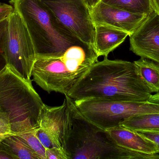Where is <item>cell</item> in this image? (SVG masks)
I'll list each match as a JSON object with an SVG mask.
<instances>
[{
  "label": "cell",
  "instance_id": "obj_1",
  "mask_svg": "<svg viewBox=\"0 0 159 159\" xmlns=\"http://www.w3.org/2000/svg\"><path fill=\"white\" fill-rule=\"evenodd\" d=\"M74 101L90 99L142 101L152 93L133 62L109 60L93 64L67 94Z\"/></svg>",
  "mask_w": 159,
  "mask_h": 159
},
{
  "label": "cell",
  "instance_id": "obj_2",
  "mask_svg": "<svg viewBox=\"0 0 159 159\" xmlns=\"http://www.w3.org/2000/svg\"><path fill=\"white\" fill-rule=\"evenodd\" d=\"M65 96L67 112L63 149L68 159H159L158 154L136 152L118 145L107 131L88 120L75 101Z\"/></svg>",
  "mask_w": 159,
  "mask_h": 159
},
{
  "label": "cell",
  "instance_id": "obj_3",
  "mask_svg": "<svg viewBox=\"0 0 159 159\" xmlns=\"http://www.w3.org/2000/svg\"><path fill=\"white\" fill-rule=\"evenodd\" d=\"M9 3L24 21L36 58L59 57L73 46L87 44L66 29L40 0H10Z\"/></svg>",
  "mask_w": 159,
  "mask_h": 159
},
{
  "label": "cell",
  "instance_id": "obj_4",
  "mask_svg": "<svg viewBox=\"0 0 159 159\" xmlns=\"http://www.w3.org/2000/svg\"><path fill=\"white\" fill-rule=\"evenodd\" d=\"M99 57L93 47L88 44L73 46L59 57L36 58L31 75L48 93L67 95Z\"/></svg>",
  "mask_w": 159,
  "mask_h": 159
},
{
  "label": "cell",
  "instance_id": "obj_5",
  "mask_svg": "<svg viewBox=\"0 0 159 159\" xmlns=\"http://www.w3.org/2000/svg\"><path fill=\"white\" fill-rule=\"evenodd\" d=\"M44 104L32 82L22 79L7 66L0 73V109L8 116L11 134L38 129Z\"/></svg>",
  "mask_w": 159,
  "mask_h": 159
},
{
  "label": "cell",
  "instance_id": "obj_6",
  "mask_svg": "<svg viewBox=\"0 0 159 159\" xmlns=\"http://www.w3.org/2000/svg\"><path fill=\"white\" fill-rule=\"evenodd\" d=\"M5 51L7 67L22 79L32 82L36 54L24 21L15 10L8 17Z\"/></svg>",
  "mask_w": 159,
  "mask_h": 159
},
{
  "label": "cell",
  "instance_id": "obj_7",
  "mask_svg": "<svg viewBox=\"0 0 159 159\" xmlns=\"http://www.w3.org/2000/svg\"><path fill=\"white\" fill-rule=\"evenodd\" d=\"M40 1L73 35L93 47L95 25L84 0Z\"/></svg>",
  "mask_w": 159,
  "mask_h": 159
},
{
  "label": "cell",
  "instance_id": "obj_8",
  "mask_svg": "<svg viewBox=\"0 0 159 159\" xmlns=\"http://www.w3.org/2000/svg\"><path fill=\"white\" fill-rule=\"evenodd\" d=\"M130 49L159 63V15L153 11L129 35Z\"/></svg>",
  "mask_w": 159,
  "mask_h": 159
},
{
  "label": "cell",
  "instance_id": "obj_9",
  "mask_svg": "<svg viewBox=\"0 0 159 159\" xmlns=\"http://www.w3.org/2000/svg\"><path fill=\"white\" fill-rule=\"evenodd\" d=\"M94 25L110 26L133 33L146 18L147 16L131 13L100 2L90 10Z\"/></svg>",
  "mask_w": 159,
  "mask_h": 159
},
{
  "label": "cell",
  "instance_id": "obj_10",
  "mask_svg": "<svg viewBox=\"0 0 159 159\" xmlns=\"http://www.w3.org/2000/svg\"><path fill=\"white\" fill-rule=\"evenodd\" d=\"M66 112L67 104L65 99L60 106L51 107L44 104L41 111L39 126L63 150Z\"/></svg>",
  "mask_w": 159,
  "mask_h": 159
},
{
  "label": "cell",
  "instance_id": "obj_11",
  "mask_svg": "<svg viewBox=\"0 0 159 159\" xmlns=\"http://www.w3.org/2000/svg\"><path fill=\"white\" fill-rule=\"evenodd\" d=\"M107 131L112 139L120 146L136 152L157 154L155 144L136 132L120 125Z\"/></svg>",
  "mask_w": 159,
  "mask_h": 159
},
{
  "label": "cell",
  "instance_id": "obj_12",
  "mask_svg": "<svg viewBox=\"0 0 159 159\" xmlns=\"http://www.w3.org/2000/svg\"><path fill=\"white\" fill-rule=\"evenodd\" d=\"M128 35V33L110 26L95 25L93 47L99 57H107Z\"/></svg>",
  "mask_w": 159,
  "mask_h": 159
},
{
  "label": "cell",
  "instance_id": "obj_13",
  "mask_svg": "<svg viewBox=\"0 0 159 159\" xmlns=\"http://www.w3.org/2000/svg\"><path fill=\"white\" fill-rule=\"evenodd\" d=\"M133 63L138 74L150 92H159V63L142 58Z\"/></svg>",
  "mask_w": 159,
  "mask_h": 159
},
{
  "label": "cell",
  "instance_id": "obj_14",
  "mask_svg": "<svg viewBox=\"0 0 159 159\" xmlns=\"http://www.w3.org/2000/svg\"><path fill=\"white\" fill-rule=\"evenodd\" d=\"M0 147L13 159H40L18 135L10 134L0 140Z\"/></svg>",
  "mask_w": 159,
  "mask_h": 159
},
{
  "label": "cell",
  "instance_id": "obj_15",
  "mask_svg": "<svg viewBox=\"0 0 159 159\" xmlns=\"http://www.w3.org/2000/svg\"><path fill=\"white\" fill-rule=\"evenodd\" d=\"M119 125L135 132L159 131V113L132 117L123 120Z\"/></svg>",
  "mask_w": 159,
  "mask_h": 159
},
{
  "label": "cell",
  "instance_id": "obj_16",
  "mask_svg": "<svg viewBox=\"0 0 159 159\" xmlns=\"http://www.w3.org/2000/svg\"><path fill=\"white\" fill-rule=\"evenodd\" d=\"M101 2L134 14L148 16L154 11L150 0H101Z\"/></svg>",
  "mask_w": 159,
  "mask_h": 159
},
{
  "label": "cell",
  "instance_id": "obj_17",
  "mask_svg": "<svg viewBox=\"0 0 159 159\" xmlns=\"http://www.w3.org/2000/svg\"><path fill=\"white\" fill-rule=\"evenodd\" d=\"M36 129L26 132L17 134V135L39 157L40 159H46V149L36 136L35 133Z\"/></svg>",
  "mask_w": 159,
  "mask_h": 159
},
{
  "label": "cell",
  "instance_id": "obj_18",
  "mask_svg": "<svg viewBox=\"0 0 159 159\" xmlns=\"http://www.w3.org/2000/svg\"><path fill=\"white\" fill-rule=\"evenodd\" d=\"M7 25L8 18L0 20V73L7 67L5 44Z\"/></svg>",
  "mask_w": 159,
  "mask_h": 159
},
{
  "label": "cell",
  "instance_id": "obj_19",
  "mask_svg": "<svg viewBox=\"0 0 159 159\" xmlns=\"http://www.w3.org/2000/svg\"><path fill=\"white\" fill-rule=\"evenodd\" d=\"M10 134L11 130L8 116L0 109V140Z\"/></svg>",
  "mask_w": 159,
  "mask_h": 159
},
{
  "label": "cell",
  "instance_id": "obj_20",
  "mask_svg": "<svg viewBox=\"0 0 159 159\" xmlns=\"http://www.w3.org/2000/svg\"><path fill=\"white\" fill-rule=\"evenodd\" d=\"M137 133L155 144L157 153L159 154V131H139Z\"/></svg>",
  "mask_w": 159,
  "mask_h": 159
},
{
  "label": "cell",
  "instance_id": "obj_21",
  "mask_svg": "<svg viewBox=\"0 0 159 159\" xmlns=\"http://www.w3.org/2000/svg\"><path fill=\"white\" fill-rule=\"evenodd\" d=\"M46 159H68L62 149L58 148L46 149Z\"/></svg>",
  "mask_w": 159,
  "mask_h": 159
},
{
  "label": "cell",
  "instance_id": "obj_22",
  "mask_svg": "<svg viewBox=\"0 0 159 159\" xmlns=\"http://www.w3.org/2000/svg\"><path fill=\"white\" fill-rule=\"evenodd\" d=\"M15 11L12 5L0 2V20L8 18Z\"/></svg>",
  "mask_w": 159,
  "mask_h": 159
},
{
  "label": "cell",
  "instance_id": "obj_23",
  "mask_svg": "<svg viewBox=\"0 0 159 159\" xmlns=\"http://www.w3.org/2000/svg\"><path fill=\"white\" fill-rule=\"evenodd\" d=\"M86 2V4L89 8L90 10H91L93 7H94L99 2H101V0H84Z\"/></svg>",
  "mask_w": 159,
  "mask_h": 159
},
{
  "label": "cell",
  "instance_id": "obj_24",
  "mask_svg": "<svg viewBox=\"0 0 159 159\" xmlns=\"http://www.w3.org/2000/svg\"><path fill=\"white\" fill-rule=\"evenodd\" d=\"M0 159H13L5 150L0 147Z\"/></svg>",
  "mask_w": 159,
  "mask_h": 159
},
{
  "label": "cell",
  "instance_id": "obj_25",
  "mask_svg": "<svg viewBox=\"0 0 159 159\" xmlns=\"http://www.w3.org/2000/svg\"><path fill=\"white\" fill-rule=\"evenodd\" d=\"M153 10L159 15V0H150Z\"/></svg>",
  "mask_w": 159,
  "mask_h": 159
}]
</instances>
